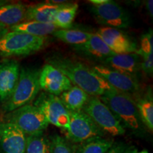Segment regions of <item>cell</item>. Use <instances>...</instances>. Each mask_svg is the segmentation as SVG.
I'll use <instances>...</instances> for the list:
<instances>
[{
    "label": "cell",
    "instance_id": "1",
    "mask_svg": "<svg viewBox=\"0 0 153 153\" xmlns=\"http://www.w3.org/2000/svg\"><path fill=\"white\" fill-rule=\"evenodd\" d=\"M48 62L64 74L72 85L80 88L91 97H100L106 91L114 89L91 68L79 61L56 55L49 58Z\"/></svg>",
    "mask_w": 153,
    "mask_h": 153
},
{
    "label": "cell",
    "instance_id": "2",
    "mask_svg": "<svg viewBox=\"0 0 153 153\" xmlns=\"http://www.w3.org/2000/svg\"><path fill=\"white\" fill-rule=\"evenodd\" d=\"M99 99L109 108L123 127L134 132L141 131L143 123L133 96L112 89L106 91Z\"/></svg>",
    "mask_w": 153,
    "mask_h": 153
},
{
    "label": "cell",
    "instance_id": "3",
    "mask_svg": "<svg viewBox=\"0 0 153 153\" xmlns=\"http://www.w3.org/2000/svg\"><path fill=\"white\" fill-rule=\"evenodd\" d=\"M40 71L38 69L34 68L21 69L19 81L12 94L1 106L4 114L31 104L41 90L39 86Z\"/></svg>",
    "mask_w": 153,
    "mask_h": 153
},
{
    "label": "cell",
    "instance_id": "4",
    "mask_svg": "<svg viewBox=\"0 0 153 153\" xmlns=\"http://www.w3.org/2000/svg\"><path fill=\"white\" fill-rule=\"evenodd\" d=\"M45 41V38L9 30L0 38V56L21 57L33 54L43 48Z\"/></svg>",
    "mask_w": 153,
    "mask_h": 153
},
{
    "label": "cell",
    "instance_id": "5",
    "mask_svg": "<svg viewBox=\"0 0 153 153\" xmlns=\"http://www.w3.org/2000/svg\"><path fill=\"white\" fill-rule=\"evenodd\" d=\"M2 120L14 124L26 136L43 133L49 125L41 109L31 104L4 114Z\"/></svg>",
    "mask_w": 153,
    "mask_h": 153
},
{
    "label": "cell",
    "instance_id": "6",
    "mask_svg": "<svg viewBox=\"0 0 153 153\" xmlns=\"http://www.w3.org/2000/svg\"><path fill=\"white\" fill-rule=\"evenodd\" d=\"M105 135L112 137L123 135L126 130L111 111L97 97H89L82 108Z\"/></svg>",
    "mask_w": 153,
    "mask_h": 153
},
{
    "label": "cell",
    "instance_id": "7",
    "mask_svg": "<svg viewBox=\"0 0 153 153\" xmlns=\"http://www.w3.org/2000/svg\"><path fill=\"white\" fill-rule=\"evenodd\" d=\"M92 11L97 22L106 27L117 29L128 28L131 19L125 9L116 1L105 0L104 2L96 4H91Z\"/></svg>",
    "mask_w": 153,
    "mask_h": 153
},
{
    "label": "cell",
    "instance_id": "8",
    "mask_svg": "<svg viewBox=\"0 0 153 153\" xmlns=\"http://www.w3.org/2000/svg\"><path fill=\"white\" fill-rule=\"evenodd\" d=\"M66 135L67 140L74 144L105 136V134L82 110L70 112V124Z\"/></svg>",
    "mask_w": 153,
    "mask_h": 153
},
{
    "label": "cell",
    "instance_id": "9",
    "mask_svg": "<svg viewBox=\"0 0 153 153\" xmlns=\"http://www.w3.org/2000/svg\"><path fill=\"white\" fill-rule=\"evenodd\" d=\"M33 105L43 112L49 124L67 131L70 124V112L59 97L43 92L40 94Z\"/></svg>",
    "mask_w": 153,
    "mask_h": 153
},
{
    "label": "cell",
    "instance_id": "10",
    "mask_svg": "<svg viewBox=\"0 0 153 153\" xmlns=\"http://www.w3.org/2000/svg\"><path fill=\"white\" fill-rule=\"evenodd\" d=\"M91 69L116 90L133 97L139 92L140 87L137 79L107 68L103 65H94Z\"/></svg>",
    "mask_w": 153,
    "mask_h": 153
},
{
    "label": "cell",
    "instance_id": "11",
    "mask_svg": "<svg viewBox=\"0 0 153 153\" xmlns=\"http://www.w3.org/2000/svg\"><path fill=\"white\" fill-rule=\"evenodd\" d=\"M26 135L14 124L0 120V153H25Z\"/></svg>",
    "mask_w": 153,
    "mask_h": 153
},
{
    "label": "cell",
    "instance_id": "12",
    "mask_svg": "<svg viewBox=\"0 0 153 153\" xmlns=\"http://www.w3.org/2000/svg\"><path fill=\"white\" fill-rule=\"evenodd\" d=\"M40 89L44 92L60 96L72 86L67 76L57 69L50 64H46L40 71Z\"/></svg>",
    "mask_w": 153,
    "mask_h": 153
},
{
    "label": "cell",
    "instance_id": "13",
    "mask_svg": "<svg viewBox=\"0 0 153 153\" xmlns=\"http://www.w3.org/2000/svg\"><path fill=\"white\" fill-rule=\"evenodd\" d=\"M114 54L136 53L137 47L127 35L117 28L102 26L96 32Z\"/></svg>",
    "mask_w": 153,
    "mask_h": 153
},
{
    "label": "cell",
    "instance_id": "14",
    "mask_svg": "<svg viewBox=\"0 0 153 153\" xmlns=\"http://www.w3.org/2000/svg\"><path fill=\"white\" fill-rule=\"evenodd\" d=\"M21 68L14 60L0 61V103L4 104L12 94L19 81Z\"/></svg>",
    "mask_w": 153,
    "mask_h": 153
},
{
    "label": "cell",
    "instance_id": "15",
    "mask_svg": "<svg viewBox=\"0 0 153 153\" xmlns=\"http://www.w3.org/2000/svg\"><path fill=\"white\" fill-rule=\"evenodd\" d=\"M103 65L137 79L140 70L141 59L136 53L113 54L103 60Z\"/></svg>",
    "mask_w": 153,
    "mask_h": 153
},
{
    "label": "cell",
    "instance_id": "16",
    "mask_svg": "<svg viewBox=\"0 0 153 153\" xmlns=\"http://www.w3.org/2000/svg\"><path fill=\"white\" fill-rule=\"evenodd\" d=\"M65 4L48 2L28 6L25 22L33 21L42 23H53L57 11Z\"/></svg>",
    "mask_w": 153,
    "mask_h": 153
},
{
    "label": "cell",
    "instance_id": "17",
    "mask_svg": "<svg viewBox=\"0 0 153 153\" xmlns=\"http://www.w3.org/2000/svg\"><path fill=\"white\" fill-rule=\"evenodd\" d=\"M28 6L22 3L7 4L0 7V23L9 29L26 21Z\"/></svg>",
    "mask_w": 153,
    "mask_h": 153
},
{
    "label": "cell",
    "instance_id": "18",
    "mask_svg": "<svg viewBox=\"0 0 153 153\" xmlns=\"http://www.w3.org/2000/svg\"><path fill=\"white\" fill-rule=\"evenodd\" d=\"M74 47L87 56L99 60H104L114 54L100 36L96 33H92L91 38L83 45Z\"/></svg>",
    "mask_w": 153,
    "mask_h": 153
},
{
    "label": "cell",
    "instance_id": "19",
    "mask_svg": "<svg viewBox=\"0 0 153 153\" xmlns=\"http://www.w3.org/2000/svg\"><path fill=\"white\" fill-rule=\"evenodd\" d=\"M141 59L140 70L149 76L153 73V34L152 30L141 36L139 48L136 51Z\"/></svg>",
    "mask_w": 153,
    "mask_h": 153
},
{
    "label": "cell",
    "instance_id": "20",
    "mask_svg": "<svg viewBox=\"0 0 153 153\" xmlns=\"http://www.w3.org/2000/svg\"><path fill=\"white\" fill-rule=\"evenodd\" d=\"M140 118L143 125L145 126L150 132L153 131V98L152 89L149 88L148 91L142 96L134 95Z\"/></svg>",
    "mask_w": 153,
    "mask_h": 153
},
{
    "label": "cell",
    "instance_id": "21",
    "mask_svg": "<svg viewBox=\"0 0 153 153\" xmlns=\"http://www.w3.org/2000/svg\"><path fill=\"white\" fill-rule=\"evenodd\" d=\"M58 97L68 111L72 112L82 110L90 96L80 88L72 85Z\"/></svg>",
    "mask_w": 153,
    "mask_h": 153
},
{
    "label": "cell",
    "instance_id": "22",
    "mask_svg": "<svg viewBox=\"0 0 153 153\" xmlns=\"http://www.w3.org/2000/svg\"><path fill=\"white\" fill-rule=\"evenodd\" d=\"M57 29L52 23H42L28 21L9 28L10 31H19L30 35L43 37L53 34Z\"/></svg>",
    "mask_w": 153,
    "mask_h": 153
},
{
    "label": "cell",
    "instance_id": "23",
    "mask_svg": "<svg viewBox=\"0 0 153 153\" xmlns=\"http://www.w3.org/2000/svg\"><path fill=\"white\" fill-rule=\"evenodd\" d=\"M77 3H66L57 11L52 24L57 29H69L72 26L78 11Z\"/></svg>",
    "mask_w": 153,
    "mask_h": 153
},
{
    "label": "cell",
    "instance_id": "24",
    "mask_svg": "<svg viewBox=\"0 0 153 153\" xmlns=\"http://www.w3.org/2000/svg\"><path fill=\"white\" fill-rule=\"evenodd\" d=\"M53 35L67 44L78 46L83 45L91 38L92 33L78 29H57Z\"/></svg>",
    "mask_w": 153,
    "mask_h": 153
},
{
    "label": "cell",
    "instance_id": "25",
    "mask_svg": "<svg viewBox=\"0 0 153 153\" xmlns=\"http://www.w3.org/2000/svg\"><path fill=\"white\" fill-rule=\"evenodd\" d=\"M114 143L113 139L95 137L79 144L75 153H106Z\"/></svg>",
    "mask_w": 153,
    "mask_h": 153
},
{
    "label": "cell",
    "instance_id": "26",
    "mask_svg": "<svg viewBox=\"0 0 153 153\" xmlns=\"http://www.w3.org/2000/svg\"><path fill=\"white\" fill-rule=\"evenodd\" d=\"M25 153H51V143L44 133L26 136Z\"/></svg>",
    "mask_w": 153,
    "mask_h": 153
},
{
    "label": "cell",
    "instance_id": "27",
    "mask_svg": "<svg viewBox=\"0 0 153 153\" xmlns=\"http://www.w3.org/2000/svg\"><path fill=\"white\" fill-rule=\"evenodd\" d=\"M51 153H75L76 148L70 141L55 134L50 137Z\"/></svg>",
    "mask_w": 153,
    "mask_h": 153
},
{
    "label": "cell",
    "instance_id": "28",
    "mask_svg": "<svg viewBox=\"0 0 153 153\" xmlns=\"http://www.w3.org/2000/svg\"><path fill=\"white\" fill-rule=\"evenodd\" d=\"M128 151L127 145L122 142H114L112 147L106 153H127Z\"/></svg>",
    "mask_w": 153,
    "mask_h": 153
},
{
    "label": "cell",
    "instance_id": "29",
    "mask_svg": "<svg viewBox=\"0 0 153 153\" xmlns=\"http://www.w3.org/2000/svg\"><path fill=\"white\" fill-rule=\"evenodd\" d=\"M153 1L152 0H148V1H146V3H145V5H146V9L148 11V14L150 16H151V18H152L153 16V7H152V4H153Z\"/></svg>",
    "mask_w": 153,
    "mask_h": 153
},
{
    "label": "cell",
    "instance_id": "30",
    "mask_svg": "<svg viewBox=\"0 0 153 153\" xmlns=\"http://www.w3.org/2000/svg\"><path fill=\"white\" fill-rule=\"evenodd\" d=\"M9 31V29L3 24L0 23V38H2L6 33H7Z\"/></svg>",
    "mask_w": 153,
    "mask_h": 153
},
{
    "label": "cell",
    "instance_id": "31",
    "mask_svg": "<svg viewBox=\"0 0 153 153\" xmlns=\"http://www.w3.org/2000/svg\"><path fill=\"white\" fill-rule=\"evenodd\" d=\"M137 152V150L136 149H132L131 150H129L128 151L127 153H136Z\"/></svg>",
    "mask_w": 153,
    "mask_h": 153
},
{
    "label": "cell",
    "instance_id": "32",
    "mask_svg": "<svg viewBox=\"0 0 153 153\" xmlns=\"http://www.w3.org/2000/svg\"><path fill=\"white\" fill-rule=\"evenodd\" d=\"M136 153H148V151H147V150H142V151H140V152H136Z\"/></svg>",
    "mask_w": 153,
    "mask_h": 153
}]
</instances>
